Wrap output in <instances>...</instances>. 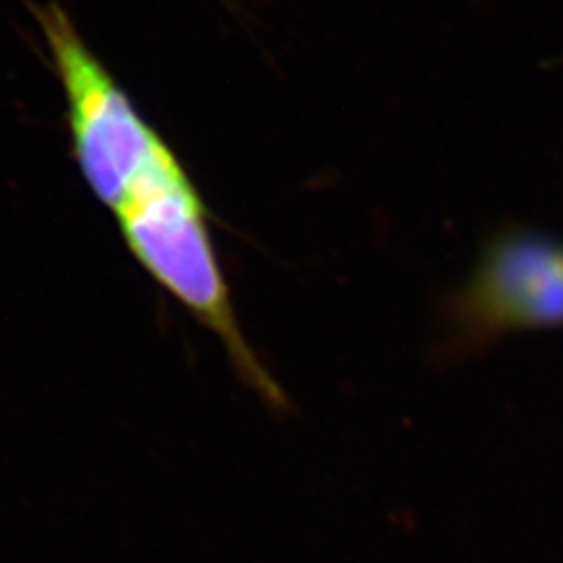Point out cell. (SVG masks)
I'll return each mask as SVG.
<instances>
[{
    "label": "cell",
    "instance_id": "6da1fadb",
    "mask_svg": "<svg viewBox=\"0 0 563 563\" xmlns=\"http://www.w3.org/2000/svg\"><path fill=\"white\" fill-rule=\"evenodd\" d=\"M115 216L132 255L148 276L223 342L246 384L265 401L284 405L280 386L242 336L211 241L207 207L181 163L174 162L142 181Z\"/></svg>",
    "mask_w": 563,
    "mask_h": 563
},
{
    "label": "cell",
    "instance_id": "3957f363",
    "mask_svg": "<svg viewBox=\"0 0 563 563\" xmlns=\"http://www.w3.org/2000/svg\"><path fill=\"white\" fill-rule=\"evenodd\" d=\"M463 342L563 325V242L505 232L486 246L453 307Z\"/></svg>",
    "mask_w": 563,
    "mask_h": 563
},
{
    "label": "cell",
    "instance_id": "7a4b0ae2",
    "mask_svg": "<svg viewBox=\"0 0 563 563\" xmlns=\"http://www.w3.org/2000/svg\"><path fill=\"white\" fill-rule=\"evenodd\" d=\"M67 104L76 159L92 192L113 211L165 165L178 159L104 69L57 7L36 11Z\"/></svg>",
    "mask_w": 563,
    "mask_h": 563
}]
</instances>
